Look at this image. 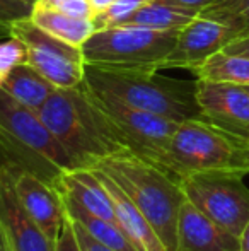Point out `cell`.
<instances>
[{"label": "cell", "instance_id": "1", "mask_svg": "<svg viewBox=\"0 0 249 251\" xmlns=\"http://www.w3.org/2000/svg\"><path fill=\"white\" fill-rule=\"evenodd\" d=\"M38 113L77 168H94L108 155L128 151L123 137L84 82L55 89Z\"/></svg>", "mask_w": 249, "mask_h": 251}, {"label": "cell", "instance_id": "2", "mask_svg": "<svg viewBox=\"0 0 249 251\" xmlns=\"http://www.w3.org/2000/svg\"><path fill=\"white\" fill-rule=\"evenodd\" d=\"M94 168L123 190L149 219L167 251H174L180 212L186 200L180 178L132 151L108 155Z\"/></svg>", "mask_w": 249, "mask_h": 251}, {"label": "cell", "instance_id": "3", "mask_svg": "<svg viewBox=\"0 0 249 251\" xmlns=\"http://www.w3.org/2000/svg\"><path fill=\"white\" fill-rule=\"evenodd\" d=\"M0 164L16 173H31L51 185L77 168L40 113L17 102L3 89H0Z\"/></svg>", "mask_w": 249, "mask_h": 251}, {"label": "cell", "instance_id": "4", "mask_svg": "<svg viewBox=\"0 0 249 251\" xmlns=\"http://www.w3.org/2000/svg\"><path fill=\"white\" fill-rule=\"evenodd\" d=\"M84 84L97 93H108L143 111L173 122L203 118L196 96V80H180L157 72H113L86 65Z\"/></svg>", "mask_w": 249, "mask_h": 251}, {"label": "cell", "instance_id": "5", "mask_svg": "<svg viewBox=\"0 0 249 251\" xmlns=\"http://www.w3.org/2000/svg\"><path fill=\"white\" fill-rule=\"evenodd\" d=\"M178 33L128 24L96 29L82 45L84 62L113 72H157L176 45Z\"/></svg>", "mask_w": 249, "mask_h": 251}, {"label": "cell", "instance_id": "6", "mask_svg": "<svg viewBox=\"0 0 249 251\" xmlns=\"http://www.w3.org/2000/svg\"><path fill=\"white\" fill-rule=\"evenodd\" d=\"M246 140L237 139L229 132L212 125L206 120H186L178 125L160 168L178 178L193 173L236 169L246 171Z\"/></svg>", "mask_w": 249, "mask_h": 251}, {"label": "cell", "instance_id": "7", "mask_svg": "<svg viewBox=\"0 0 249 251\" xmlns=\"http://www.w3.org/2000/svg\"><path fill=\"white\" fill-rule=\"evenodd\" d=\"M244 176L246 173L236 169H219L186 175L180 181L189 203L220 227L241 236L249 221V188Z\"/></svg>", "mask_w": 249, "mask_h": 251}, {"label": "cell", "instance_id": "8", "mask_svg": "<svg viewBox=\"0 0 249 251\" xmlns=\"http://www.w3.org/2000/svg\"><path fill=\"white\" fill-rule=\"evenodd\" d=\"M10 34L26 47V63L36 69L58 89H68L84 82L86 62L82 48L51 36L26 17L10 26Z\"/></svg>", "mask_w": 249, "mask_h": 251}, {"label": "cell", "instance_id": "9", "mask_svg": "<svg viewBox=\"0 0 249 251\" xmlns=\"http://www.w3.org/2000/svg\"><path fill=\"white\" fill-rule=\"evenodd\" d=\"M92 94L123 137L126 149L160 166L164 152L180 123L135 108L113 94L97 91H92Z\"/></svg>", "mask_w": 249, "mask_h": 251}, {"label": "cell", "instance_id": "10", "mask_svg": "<svg viewBox=\"0 0 249 251\" xmlns=\"http://www.w3.org/2000/svg\"><path fill=\"white\" fill-rule=\"evenodd\" d=\"M196 96L203 120L248 142L249 89L246 86L196 79Z\"/></svg>", "mask_w": 249, "mask_h": 251}, {"label": "cell", "instance_id": "11", "mask_svg": "<svg viewBox=\"0 0 249 251\" xmlns=\"http://www.w3.org/2000/svg\"><path fill=\"white\" fill-rule=\"evenodd\" d=\"M232 40L234 34L227 26L198 16L178 33L176 45L164 60L160 70L186 69L193 74L210 56L224 51Z\"/></svg>", "mask_w": 249, "mask_h": 251}, {"label": "cell", "instance_id": "12", "mask_svg": "<svg viewBox=\"0 0 249 251\" xmlns=\"http://www.w3.org/2000/svg\"><path fill=\"white\" fill-rule=\"evenodd\" d=\"M0 164V227L12 251H55V243L38 227L16 192V176Z\"/></svg>", "mask_w": 249, "mask_h": 251}, {"label": "cell", "instance_id": "13", "mask_svg": "<svg viewBox=\"0 0 249 251\" xmlns=\"http://www.w3.org/2000/svg\"><path fill=\"white\" fill-rule=\"evenodd\" d=\"M16 192L31 219L55 243L67 215L60 192L51 183L31 173H19L16 176Z\"/></svg>", "mask_w": 249, "mask_h": 251}, {"label": "cell", "instance_id": "14", "mask_svg": "<svg viewBox=\"0 0 249 251\" xmlns=\"http://www.w3.org/2000/svg\"><path fill=\"white\" fill-rule=\"evenodd\" d=\"M174 251H241V241L239 236L220 227L184 200L178 221Z\"/></svg>", "mask_w": 249, "mask_h": 251}, {"label": "cell", "instance_id": "15", "mask_svg": "<svg viewBox=\"0 0 249 251\" xmlns=\"http://www.w3.org/2000/svg\"><path fill=\"white\" fill-rule=\"evenodd\" d=\"M53 186L60 192L63 199L73 201L89 214L116 222L111 193L94 169H70L58 178Z\"/></svg>", "mask_w": 249, "mask_h": 251}, {"label": "cell", "instance_id": "16", "mask_svg": "<svg viewBox=\"0 0 249 251\" xmlns=\"http://www.w3.org/2000/svg\"><path fill=\"white\" fill-rule=\"evenodd\" d=\"M99 175V178L103 179V183L106 185V188L110 190L111 199H113L114 205V219L116 224L123 229V232L130 238V241L136 246L138 251H167L164 246L162 239L159 238V234L156 232V229L152 227V224L149 222V219L138 210L135 203L128 199L123 193V190L108 178L104 173H101L99 169L91 168Z\"/></svg>", "mask_w": 249, "mask_h": 251}, {"label": "cell", "instance_id": "17", "mask_svg": "<svg viewBox=\"0 0 249 251\" xmlns=\"http://www.w3.org/2000/svg\"><path fill=\"white\" fill-rule=\"evenodd\" d=\"M0 89H3L21 104L27 106L34 111H40L41 106L58 87H55L46 77L41 75L29 63H21V65L14 67Z\"/></svg>", "mask_w": 249, "mask_h": 251}, {"label": "cell", "instance_id": "18", "mask_svg": "<svg viewBox=\"0 0 249 251\" xmlns=\"http://www.w3.org/2000/svg\"><path fill=\"white\" fill-rule=\"evenodd\" d=\"M198 16L200 12L196 10L169 0H152L132 14L123 24L157 31H181Z\"/></svg>", "mask_w": 249, "mask_h": 251}, {"label": "cell", "instance_id": "19", "mask_svg": "<svg viewBox=\"0 0 249 251\" xmlns=\"http://www.w3.org/2000/svg\"><path fill=\"white\" fill-rule=\"evenodd\" d=\"M31 19L36 26L50 33L51 36L80 48L89 40L91 34L96 31L92 19L73 17L57 9H51V7L34 5L33 12H31Z\"/></svg>", "mask_w": 249, "mask_h": 251}, {"label": "cell", "instance_id": "20", "mask_svg": "<svg viewBox=\"0 0 249 251\" xmlns=\"http://www.w3.org/2000/svg\"><path fill=\"white\" fill-rule=\"evenodd\" d=\"M63 205H65V212L70 219L79 222L94 239L106 245L108 248L114 251H138L116 222L89 214V212H86L79 205H75L73 201L67 199H63Z\"/></svg>", "mask_w": 249, "mask_h": 251}, {"label": "cell", "instance_id": "21", "mask_svg": "<svg viewBox=\"0 0 249 251\" xmlns=\"http://www.w3.org/2000/svg\"><path fill=\"white\" fill-rule=\"evenodd\" d=\"M193 75L200 80H210V82L249 86V58L220 51L210 56L200 69L193 72Z\"/></svg>", "mask_w": 249, "mask_h": 251}, {"label": "cell", "instance_id": "22", "mask_svg": "<svg viewBox=\"0 0 249 251\" xmlns=\"http://www.w3.org/2000/svg\"><path fill=\"white\" fill-rule=\"evenodd\" d=\"M200 16L227 26L236 38L249 34V0H217L203 9Z\"/></svg>", "mask_w": 249, "mask_h": 251}, {"label": "cell", "instance_id": "23", "mask_svg": "<svg viewBox=\"0 0 249 251\" xmlns=\"http://www.w3.org/2000/svg\"><path fill=\"white\" fill-rule=\"evenodd\" d=\"M149 2H152V0H114L106 9L99 10L92 17L94 27L96 29H103V27L110 26H120L132 14H135L140 7H143Z\"/></svg>", "mask_w": 249, "mask_h": 251}, {"label": "cell", "instance_id": "24", "mask_svg": "<svg viewBox=\"0 0 249 251\" xmlns=\"http://www.w3.org/2000/svg\"><path fill=\"white\" fill-rule=\"evenodd\" d=\"M26 63V47L16 36L0 38V87L5 82L14 67Z\"/></svg>", "mask_w": 249, "mask_h": 251}, {"label": "cell", "instance_id": "25", "mask_svg": "<svg viewBox=\"0 0 249 251\" xmlns=\"http://www.w3.org/2000/svg\"><path fill=\"white\" fill-rule=\"evenodd\" d=\"M33 12V5L19 0H0V27L10 33V26L21 19H26Z\"/></svg>", "mask_w": 249, "mask_h": 251}, {"label": "cell", "instance_id": "26", "mask_svg": "<svg viewBox=\"0 0 249 251\" xmlns=\"http://www.w3.org/2000/svg\"><path fill=\"white\" fill-rule=\"evenodd\" d=\"M55 251H82L79 239H77L75 227H73V221L68 215H65L63 226L55 239Z\"/></svg>", "mask_w": 249, "mask_h": 251}, {"label": "cell", "instance_id": "27", "mask_svg": "<svg viewBox=\"0 0 249 251\" xmlns=\"http://www.w3.org/2000/svg\"><path fill=\"white\" fill-rule=\"evenodd\" d=\"M51 9H57L73 17H80V19H92L96 16V10L89 0H60Z\"/></svg>", "mask_w": 249, "mask_h": 251}, {"label": "cell", "instance_id": "28", "mask_svg": "<svg viewBox=\"0 0 249 251\" xmlns=\"http://www.w3.org/2000/svg\"><path fill=\"white\" fill-rule=\"evenodd\" d=\"M73 227H75L77 239H79V245H80V248H82V251H114V250L108 248L106 245H103V243H99L97 239H94L79 222L73 221Z\"/></svg>", "mask_w": 249, "mask_h": 251}, {"label": "cell", "instance_id": "29", "mask_svg": "<svg viewBox=\"0 0 249 251\" xmlns=\"http://www.w3.org/2000/svg\"><path fill=\"white\" fill-rule=\"evenodd\" d=\"M224 51L230 53V55H243V56H248L249 58V34L248 36L232 40L226 48H224Z\"/></svg>", "mask_w": 249, "mask_h": 251}, {"label": "cell", "instance_id": "30", "mask_svg": "<svg viewBox=\"0 0 249 251\" xmlns=\"http://www.w3.org/2000/svg\"><path fill=\"white\" fill-rule=\"evenodd\" d=\"M169 2L188 7V9H193V10H196V12H202L203 9H206V7H210L212 3H215L217 0H169Z\"/></svg>", "mask_w": 249, "mask_h": 251}, {"label": "cell", "instance_id": "31", "mask_svg": "<svg viewBox=\"0 0 249 251\" xmlns=\"http://www.w3.org/2000/svg\"><path fill=\"white\" fill-rule=\"evenodd\" d=\"M239 241H241V251H249V221L246 227L243 229V232H241Z\"/></svg>", "mask_w": 249, "mask_h": 251}, {"label": "cell", "instance_id": "32", "mask_svg": "<svg viewBox=\"0 0 249 251\" xmlns=\"http://www.w3.org/2000/svg\"><path fill=\"white\" fill-rule=\"evenodd\" d=\"M91 3H92V7H94V10H96V14L99 12V10H103V9H106L110 3H113L114 0H89Z\"/></svg>", "mask_w": 249, "mask_h": 251}, {"label": "cell", "instance_id": "33", "mask_svg": "<svg viewBox=\"0 0 249 251\" xmlns=\"http://www.w3.org/2000/svg\"><path fill=\"white\" fill-rule=\"evenodd\" d=\"M0 251H12L9 246V241H7L5 234H3L2 227H0Z\"/></svg>", "mask_w": 249, "mask_h": 251}, {"label": "cell", "instance_id": "34", "mask_svg": "<svg viewBox=\"0 0 249 251\" xmlns=\"http://www.w3.org/2000/svg\"><path fill=\"white\" fill-rule=\"evenodd\" d=\"M60 0H38L34 5H43V7H55Z\"/></svg>", "mask_w": 249, "mask_h": 251}, {"label": "cell", "instance_id": "35", "mask_svg": "<svg viewBox=\"0 0 249 251\" xmlns=\"http://www.w3.org/2000/svg\"><path fill=\"white\" fill-rule=\"evenodd\" d=\"M244 162H246V171H248V175H249V140H248V144H246V157H244Z\"/></svg>", "mask_w": 249, "mask_h": 251}, {"label": "cell", "instance_id": "36", "mask_svg": "<svg viewBox=\"0 0 249 251\" xmlns=\"http://www.w3.org/2000/svg\"><path fill=\"white\" fill-rule=\"evenodd\" d=\"M9 31H5V29H2V27H0V38H3V36H9Z\"/></svg>", "mask_w": 249, "mask_h": 251}, {"label": "cell", "instance_id": "37", "mask_svg": "<svg viewBox=\"0 0 249 251\" xmlns=\"http://www.w3.org/2000/svg\"><path fill=\"white\" fill-rule=\"evenodd\" d=\"M19 2H24V3H29V5L34 7V3L38 2V0H19Z\"/></svg>", "mask_w": 249, "mask_h": 251}, {"label": "cell", "instance_id": "38", "mask_svg": "<svg viewBox=\"0 0 249 251\" xmlns=\"http://www.w3.org/2000/svg\"><path fill=\"white\" fill-rule=\"evenodd\" d=\"M246 87H248V89H249V86H246Z\"/></svg>", "mask_w": 249, "mask_h": 251}]
</instances>
